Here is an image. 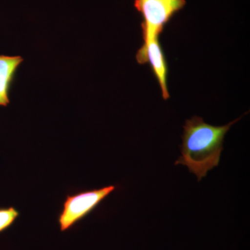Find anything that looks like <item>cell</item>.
<instances>
[{"label": "cell", "mask_w": 250, "mask_h": 250, "mask_svg": "<svg viewBox=\"0 0 250 250\" xmlns=\"http://www.w3.org/2000/svg\"><path fill=\"white\" fill-rule=\"evenodd\" d=\"M241 118L223 126L207 124L198 116L187 120L182 136L181 156L174 164L187 166L200 182L208 171L219 165L225 135Z\"/></svg>", "instance_id": "obj_1"}, {"label": "cell", "mask_w": 250, "mask_h": 250, "mask_svg": "<svg viewBox=\"0 0 250 250\" xmlns=\"http://www.w3.org/2000/svg\"><path fill=\"white\" fill-rule=\"evenodd\" d=\"M115 186H108L67 195L62 211L58 217L60 231H67L79 221L90 214L102 202L116 190Z\"/></svg>", "instance_id": "obj_2"}, {"label": "cell", "mask_w": 250, "mask_h": 250, "mask_svg": "<svg viewBox=\"0 0 250 250\" xmlns=\"http://www.w3.org/2000/svg\"><path fill=\"white\" fill-rule=\"evenodd\" d=\"M186 4L185 0H135V8L142 15L143 39L160 36L166 24Z\"/></svg>", "instance_id": "obj_3"}, {"label": "cell", "mask_w": 250, "mask_h": 250, "mask_svg": "<svg viewBox=\"0 0 250 250\" xmlns=\"http://www.w3.org/2000/svg\"><path fill=\"white\" fill-rule=\"evenodd\" d=\"M143 45L136 54V58L140 64L149 63L156 77L163 98L167 100L170 98L167 86V62L159 42V36L143 39Z\"/></svg>", "instance_id": "obj_4"}, {"label": "cell", "mask_w": 250, "mask_h": 250, "mask_svg": "<svg viewBox=\"0 0 250 250\" xmlns=\"http://www.w3.org/2000/svg\"><path fill=\"white\" fill-rule=\"evenodd\" d=\"M23 62L20 56L0 55V106L9 104V90L18 67Z\"/></svg>", "instance_id": "obj_5"}, {"label": "cell", "mask_w": 250, "mask_h": 250, "mask_svg": "<svg viewBox=\"0 0 250 250\" xmlns=\"http://www.w3.org/2000/svg\"><path fill=\"white\" fill-rule=\"evenodd\" d=\"M19 215V212L14 207L0 208V233L11 228Z\"/></svg>", "instance_id": "obj_6"}]
</instances>
